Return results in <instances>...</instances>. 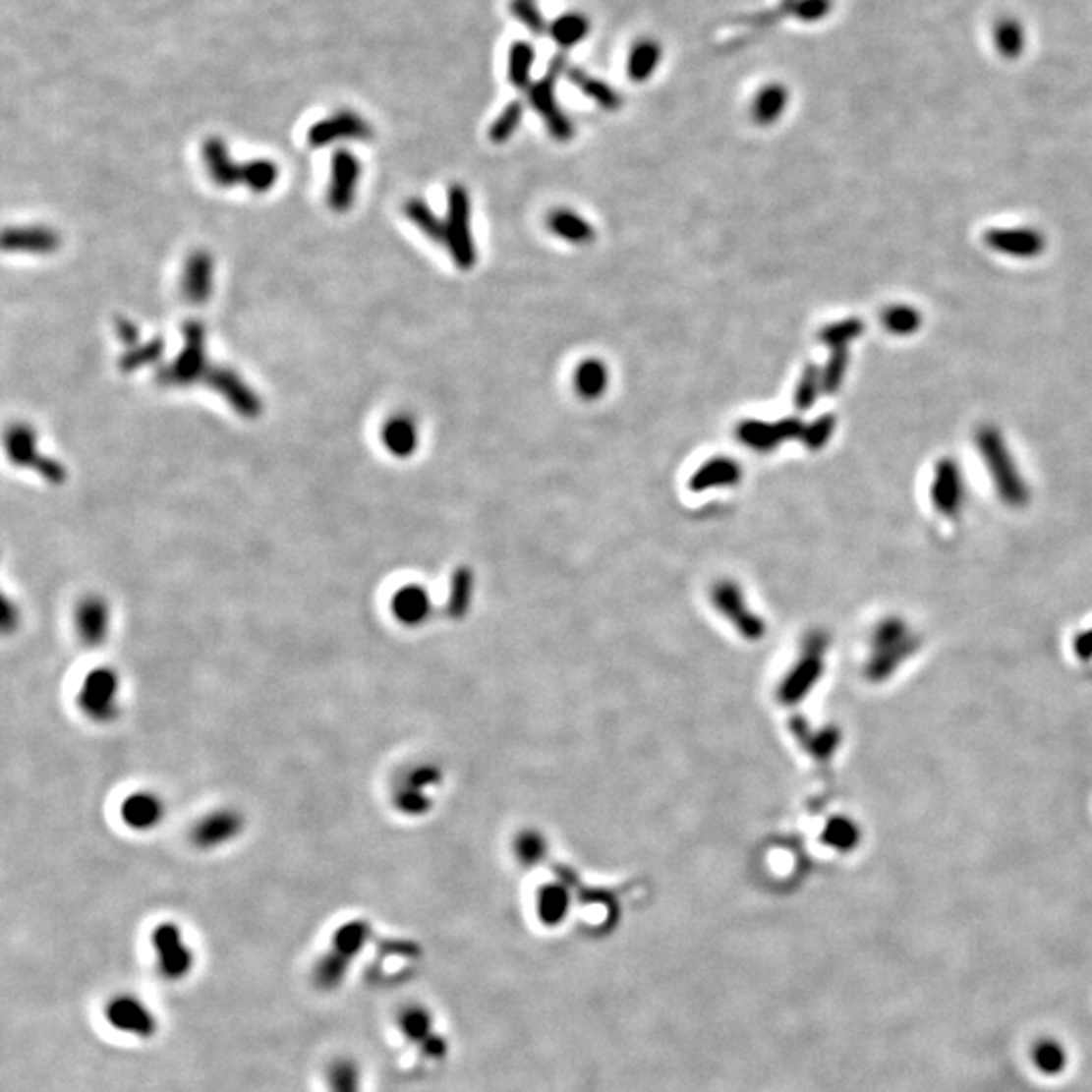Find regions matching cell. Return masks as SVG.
Returning <instances> with one entry per match:
<instances>
[{"label": "cell", "mask_w": 1092, "mask_h": 1092, "mask_svg": "<svg viewBox=\"0 0 1092 1092\" xmlns=\"http://www.w3.org/2000/svg\"><path fill=\"white\" fill-rule=\"evenodd\" d=\"M202 160L208 176L221 189L245 185L254 193H267L279 176V170L271 160H252L245 164L233 162L221 138L206 140L202 146Z\"/></svg>", "instance_id": "6da1fadb"}, {"label": "cell", "mask_w": 1092, "mask_h": 1092, "mask_svg": "<svg viewBox=\"0 0 1092 1092\" xmlns=\"http://www.w3.org/2000/svg\"><path fill=\"white\" fill-rule=\"evenodd\" d=\"M373 937V929L367 921L357 919L344 923L332 937V945L326 955L318 959L312 971V981L320 992H334L344 983L352 961H355L367 943Z\"/></svg>", "instance_id": "7a4b0ae2"}, {"label": "cell", "mask_w": 1092, "mask_h": 1092, "mask_svg": "<svg viewBox=\"0 0 1092 1092\" xmlns=\"http://www.w3.org/2000/svg\"><path fill=\"white\" fill-rule=\"evenodd\" d=\"M919 648V640L898 617L880 621L870 638V654L866 676L872 682H883L894 674L896 667Z\"/></svg>", "instance_id": "3957f363"}, {"label": "cell", "mask_w": 1092, "mask_h": 1092, "mask_svg": "<svg viewBox=\"0 0 1092 1092\" xmlns=\"http://www.w3.org/2000/svg\"><path fill=\"white\" fill-rule=\"evenodd\" d=\"M977 445L1002 500L1009 506H1024L1030 496L1028 486L1015 470L1002 435L994 428H981V431L977 433Z\"/></svg>", "instance_id": "277c9868"}, {"label": "cell", "mask_w": 1092, "mask_h": 1092, "mask_svg": "<svg viewBox=\"0 0 1092 1092\" xmlns=\"http://www.w3.org/2000/svg\"><path fill=\"white\" fill-rule=\"evenodd\" d=\"M826 654H828V638L822 633H812L801 648L799 658L787 670L783 680L779 682L777 698L785 707H795L807 694L818 686L826 670Z\"/></svg>", "instance_id": "5b68a950"}, {"label": "cell", "mask_w": 1092, "mask_h": 1092, "mask_svg": "<svg viewBox=\"0 0 1092 1092\" xmlns=\"http://www.w3.org/2000/svg\"><path fill=\"white\" fill-rule=\"evenodd\" d=\"M120 694L122 684L118 672L114 667L97 665L82 680L78 707L91 722L108 724L120 715Z\"/></svg>", "instance_id": "8992f818"}, {"label": "cell", "mask_w": 1092, "mask_h": 1092, "mask_svg": "<svg viewBox=\"0 0 1092 1092\" xmlns=\"http://www.w3.org/2000/svg\"><path fill=\"white\" fill-rule=\"evenodd\" d=\"M711 603H713L715 611L724 621H728V625L734 627L738 636L749 640V642L763 640L765 631H767V623L753 609L743 587L738 585L736 581H730V579L717 581L711 589Z\"/></svg>", "instance_id": "52a82bcc"}, {"label": "cell", "mask_w": 1092, "mask_h": 1092, "mask_svg": "<svg viewBox=\"0 0 1092 1092\" xmlns=\"http://www.w3.org/2000/svg\"><path fill=\"white\" fill-rule=\"evenodd\" d=\"M185 348L170 365L160 367L156 380L164 386H187L193 382H204L213 371V363L206 361L204 352V326L191 320L183 326Z\"/></svg>", "instance_id": "ba28073f"}, {"label": "cell", "mask_w": 1092, "mask_h": 1092, "mask_svg": "<svg viewBox=\"0 0 1092 1092\" xmlns=\"http://www.w3.org/2000/svg\"><path fill=\"white\" fill-rule=\"evenodd\" d=\"M447 217H445V245L460 269H472L476 265V245L472 237V204L470 195L462 185H453L447 195Z\"/></svg>", "instance_id": "9c48e42d"}, {"label": "cell", "mask_w": 1092, "mask_h": 1092, "mask_svg": "<svg viewBox=\"0 0 1092 1092\" xmlns=\"http://www.w3.org/2000/svg\"><path fill=\"white\" fill-rule=\"evenodd\" d=\"M567 72V57L558 53L550 65H548V72L546 76L537 82L531 89H528V99H531L533 108L543 116L548 132L558 140V143H569L575 134L573 122L567 118V114L558 108V101L554 95L556 89V80L560 78V74Z\"/></svg>", "instance_id": "30bf717a"}, {"label": "cell", "mask_w": 1092, "mask_h": 1092, "mask_svg": "<svg viewBox=\"0 0 1092 1092\" xmlns=\"http://www.w3.org/2000/svg\"><path fill=\"white\" fill-rule=\"evenodd\" d=\"M156 965L164 979L183 981L195 967V955L179 925L160 923L152 931Z\"/></svg>", "instance_id": "8fae6325"}, {"label": "cell", "mask_w": 1092, "mask_h": 1092, "mask_svg": "<svg viewBox=\"0 0 1092 1092\" xmlns=\"http://www.w3.org/2000/svg\"><path fill=\"white\" fill-rule=\"evenodd\" d=\"M5 443H7V453L15 466L30 468L39 476H43V480L55 486L67 480V470L59 462L39 453L37 433H34L29 426L19 423V426L9 428L5 435Z\"/></svg>", "instance_id": "7c38bea8"}, {"label": "cell", "mask_w": 1092, "mask_h": 1092, "mask_svg": "<svg viewBox=\"0 0 1092 1092\" xmlns=\"http://www.w3.org/2000/svg\"><path fill=\"white\" fill-rule=\"evenodd\" d=\"M105 1019H108V1024L128 1036L134 1038H143L148 1040L152 1036H156L158 1032V1019L152 1013V1009L144 1004L140 1002L136 996H116L108 1002L105 1006Z\"/></svg>", "instance_id": "4fadbf2b"}, {"label": "cell", "mask_w": 1092, "mask_h": 1092, "mask_svg": "<svg viewBox=\"0 0 1092 1092\" xmlns=\"http://www.w3.org/2000/svg\"><path fill=\"white\" fill-rule=\"evenodd\" d=\"M371 136L373 128L361 114L342 110L316 122L308 130V144L312 148H324L340 143V140H359V143H365V140H371Z\"/></svg>", "instance_id": "5bb4252c"}, {"label": "cell", "mask_w": 1092, "mask_h": 1092, "mask_svg": "<svg viewBox=\"0 0 1092 1092\" xmlns=\"http://www.w3.org/2000/svg\"><path fill=\"white\" fill-rule=\"evenodd\" d=\"M803 423L797 417H787L781 419L777 423H765V421H757V419H749L738 423L736 428V437L741 443H745L747 447L755 449V451H773L777 449L783 441H789L793 437H801L803 433Z\"/></svg>", "instance_id": "9a60e30c"}, {"label": "cell", "mask_w": 1092, "mask_h": 1092, "mask_svg": "<svg viewBox=\"0 0 1092 1092\" xmlns=\"http://www.w3.org/2000/svg\"><path fill=\"white\" fill-rule=\"evenodd\" d=\"M399 1030L431 1061H441L447 1054V1042L443 1036L433 1032V1017L428 1007L407 1006L401 1009Z\"/></svg>", "instance_id": "2e32d148"}, {"label": "cell", "mask_w": 1092, "mask_h": 1092, "mask_svg": "<svg viewBox=\"0 0 1092 1092\" xmlns=\"http://www.w3.org/2000/svg\"><path fill=\"white\" fill-rule=\"evenodd\" d=\"M204 382L208 386H213V389L237 411V415L245 419H256L261 415L263 409L261 399L250 389L248 384H245V380L235 371L213 365V371H210Z\"/></svg>", "instance_id": "e0dca14e"}, {"label": "cell", "mask_w": 1092, "mask_h": 1092, "mask_svg": "<svg viewBox=\"0 0 1092 1092\" xmlns=\"http://www.w3.org/2000/svg\"><path fill=\"white\" fill-rule=\"evenodd\" d=\"M110 621H112L110 605L99 595H86L78 603L74 613L78 638L89 648H97L108 640L110 627H112Z\"/></svg>", "instance_id": "ac0fdd59"}, {"label": "cell", "mask_w": 1092, "mask_h": 1092, "mask_svg": "<svg viewBox=\"0 0 1092 1092\" xmlns=\"http://www.w3.org/2000/svg\"><path fill=\"white\" fill-rule=\"evenodd\" d=\"M361 179V162L348 150H336L332 156V176L328 189V206L336 213H346L355 202L357 185Z\"/></svg>", "instance_id": "d6986e66"}, {"label": "cell", "mask_w": 1092, "mask_h": 1092, "mask_svg": "<svg viewBox=\"0 0 1092 1092\" xmlns=\"http://www.w3.org/2000/svg\"><path fill=\"white\" fill-rule=\"evenodd\" d=\"M439 783V771L435 767H417L407 773L401 787L395 793V805L401 814L423 816L431 809L428 789Z\"/></svg>", "instance_id": "ffe728a7"}, {"label": "cell", "mask_w": 1092, "mask_h": 1092, "mask_svg": "<svg viewBox=\"0 0 1092 1092\" xmlns=\"http://www.w3.org/2000/svg\"><path fill=\"white\" fill-rule=\"evenodd\" d=\"M963 480L959 466L953 460H941L935 468V480L931 486V500L943 516L955 518L963 506Z\"/></svg>", "instance_id": "44dd1931"}, {"label": "cell", "mask_w": 1092, "mask_h": 1092, "mask_svg": "<svg viewBox=\"0 0 1092 1092\" xmlns=\"http://www.w3.org/2000/svg\"><path fill=\"white\" fill-rule=\"evenodd\" d=\"M243 830V818L233 809H217L204 816L193 830V841L202 850L219 848L233 841Z\"/></svg>", "instance_id": "7402d4cb"}, {"label": "cell", "mask_w": 1092, "mask_h": 1092, "mask_svg": "<svg viewBox=\"0 0 1092 1092\" xmlns=\"http://www.w3.org/2000/svg\"><path fill=\"white\" fill-rule=\"evenodd\" d=\"M393 617L405 627H419L426 623L433 613V602L428 587L419 583H407L397 589L391 599Z\"/></svg>", "instance_id": "603a6c76"}, {"label": "cell", "mask_w": 1092, "mask_h": 1092, "mask_svg": "<svg viewBox=\"0 0 1092 1092\" xmlns=\"http://www.w3.org/2000/svg\"><path fill=\"white\" fill-rule=\"evenodd\" d=\"M164 803L152 791H136L120 807L122 822L134 832H150L164 822Z\"/></svg>", "instance_id": "cb8c5ba5"}, {"label": "cell", "mask_w": 1092, "mask_h": 1092, "mask_svg": "<svg viewBox=\"0 0 1092 1092\" xmlns=\"http://www.w3.org/2000/svg\"><path fill=\"white\" fill-rule=\"evenodd\" d=\"M61 245V237L57 231L49 229V227H41V225H32V227H13L5 231L3 237V248L5 252L13 254H53L59 250Z\"/></svg>", "instance_id": "d4e9b609"}, {"label": "cell", "mask_w": 1092, "mask_h": 1092, "mask_svg": "<svg viewBox=\"0 0 1092 1092\" xmlns=\"http://www.w3.org/2000/svg\"><path fill=\"white\" fill-rule=\"evenodd\" d=\"M213 258L206 252H195L183 273V296L191 304H204L213 294Z\"/></svg>", "instance_id": "484cf974"}, {"label": "cell", "mask_w": 1092, "mask_h": 1092, "mask_svg": "<svg viewBox=\"0 0 1092 1092\" xmlns=\"http://www.w3.org/2000/svg\"><path fill=\"white\" fill-rule=\"evenodd\" d=\"M985 241L996 252L1015 258H1036L1044 250V237L1032 229H994L985 235Z\"/></svg>", "instance_id": "4316f807"}, {"label": "cell", "mask_w": 1092, "mask_h": 1092, "mask_svg": "<svg viewBox=\"0 0 1092 1092\" xmlns=\"http://www.w3.org/2000/svg\"><path fill=\"white\" fill-rule=\"evenodd\" d=\"M743 478V470L732 457H713L707 464H702L690 478V489L704 491L711 488H730L736 486Z\"/></svg>", "instance_id": "83f0119b"}, {"label": "cell", "mask_w": 1092, "mask_h": 1092, "mask_svg": "<svg viewBox=\"0 0 1092 1092\" xmlns=\"http://www.w3.org/2000/svg\"><path fill=\"white\" fill-rule=\"evenodd\" d=\"M571 892L565 885H545L537 894V914L545 927H558L569 917Z\"/></svg>", "instance_id": "f1b7e54d"}, {"label": "cell", "mask_w": 1092, "mask_h": 1092, "mask_svg": "<svg viewBox=\"0 0 1092 1092\" xmlns=\"http://www.w3.org/2000/svg\"><path fill=\"white\" fill-rule=\"evenodd\" d=\"M380 439L395 457H409L417 449V426L407 415H395L382 426Z\"/></svg>", "instance_id": "f546056e"}, {"label": "cell", "mask_w": 1092, "mask_h": 1092, "mask_svg": "<svg viewBox=\"0 0 1092 1092\" xmlns=\"http://www.w3.org/2000/svg\"><path fill=\"white\" fill-rule=\"evenodd\" d=\"M548 229L569 243L585 245L595 239L593 225L569 208H556L548 215Z\"/></svg>", "instance_id": "4dcf8cb0"}, {"label": "cell", "mask_w": 1092, "mask_h": 1092, "mask_svg": "<svg viewBox=\"0 0 1092 1092\" xmlns=\"http://www.w3.org/2000/svg\"><path fill=\"white\" fill-rule=\"evenodd\" d=\"M609 373L599 359L583 361L575 371V391L585 401H595L607 391Z\"/></svg>", "instance_id": "1f68e13d"}, {"label": "cell", "mask_w": 1092, "mask_h": 1092, "mask_svg": "<svg viewBox=\"0 0 1092 1092\" xmlns=\"http://www.w3.org/2000/svg\"><path fill=\"white\" fill-rule=\"evenodd\" d=\"M787 105V89L779 84H771L759 89L753 99L751 116L759 126H771L781 118Z\"/></svg>", "instance_id": "d6a6232c"}, {"label": "cell", "mask_w": 1092, "mask_h": 1092, "mask_svg": "<svg viewBox=\"0 0 1092 1092\" xmlns=\"http://www.w3.org/2000/svg\"><path fill=\"white\" fill-rule=\"evenodd\" d=\"M661 61V47L654 39H642L631 47L627 57V76L631 82H648Z\"/></svg>", "instance_id": "836d02e7"}, {"label": "cell", "mask_w": 1092, "mask_h": 1092, "mask_svg": "<svg viewBox=\"0 0 1092 1092\" xmlns=\"http://www.w3.org/2000/svg\"><path fill=\"white\" fill-rule=\"evenodd\" d=\"M546 850H548V841L539 830L528 828V830H520L514 835L512 852L520 862V866L524 868L539 866L546 858Z\"/></svg>", "instance_id": "e575fe53"}, {"label": "cell", "mask_w": 1092, "mask_h": 1092, "mask_svg": "<svg viewBox=\"0 0 1092 1092\" xmlns=\"http://www.w3.org/2000/svg\"><path fill=\"white\" fill-rule=\"evenodd\" d=\"M569 80H571L587 97H591L593 101H597L599 105H602L603 110L615 112V110L621 108V95H619L613 87H609L605 82L589 76L587 72H581V69H571V72H569Z\"/></svg>", "instance_id": "d590c367"}, {"label": "cell", "mask_w": 1092, "mask_h": 1092, "mask_svg": "<svg viewBox=\"0 0 1092 1092\" xmlns=\"http://www.w3.org/2000/svg\"><path fill=\"white\" fill-rule=\"evenodd\" d=\"M822 841L830 845V848H833L835 852H852L860 843V828L850 818L835 816L826 824L822 832Z\"/></svg>", "instance_id": "8d00e7d4"}, {"label": "cell", "mask_w": 1092, "mask_h": 1092, "mask_svg": "<svg viewBox=\"0 0 1092 1092\" xmlns=\"http://www.w3.org/2000/svg\"><path fill=\"white\" fill-rule=\"evenodd\" d=\"M589 30H591L589 19L585 15H579V13H569V15L558 17L548 29L550 37L562 49H571V47L579 45L587 37Z\"/></svg>", "instance_id": "74e56055"}, {"label": "cell", "mask_w": 1092, "mask_h": 1092, "mask_svg": "<svg viewBox=\"0 0 1092 1092\" xmlns=\"http://www.w3.org/2000/svg\"><path fill=\"white\" fill-rule=\"evenodd\" d=\"M407 219L421 231L426 233L431 241L445 243V221L435 217L430 204L421 199H409L403 206Z\"/></svg>", "instance_id": "f35d334b"}, {"label": "cell", "mask_w": 1092, "mask_h": 1092, "mask_svg": "<svg viewBox=\"0 0 1092 1092\" xmlns=\"http://www.w3.org/2000/svg\"><path fill=\"white\" fill-rule=\"evenodd\" d=\"M328 1078V1088L330 1092H363V1074L359 1064L346 1059H336L326 1072Z\"/></svg>", "instance_id": "ab89813d"}, {"label": "cell", "mask_w": 1092, "mask_h": 1092, "mask_svg": "<svg viewBox=\"0 0 1092 1092\" xmlns=\"http://www.w3.org/2000/svg\"><path fill=\"white\" fill-rule=\"evenodd\" d=\"M793 730H795L799 741L803 743L805 751L812 757L820 759V761L830 759L833 755V751L837 749V745H839V732L835 728H822L818 732H812L805 726L801 728V726L795 724Z\"/></svg>", "instance_id": "60d3db41"}, {"label": "cell", "mask_w": 1092, "mask_h": 1092, "mask_svg": "<svg viewBox=\"0 0 1092 1092\" xmlns=\"http://www.w3.org/2000/svg\"><path fill=\"white\" fill-rule=\"evenodd\" d=\"M449 603H447V611L451 617H464L468 613V607L472 605V597H474V575L470 569H460L455 571V575L451 577V589H449Z\"/></svg>", "instance_id": "b9f144b4"}, {"label": "cell", "mask_w": 1092, "mask_h": 1092, "mask_svg": "<svg viewBox=\"0 0 1092 1092\" xmlns=\"http://www.w3.org/2000/svg\"><path fill=\"white\" fill-rule=\"evenodd\" d=\"M535 63V49L528 43H516L508 55V78L518 89H524L531 82V69Z\"/></svg>", "instance_id": "7bdbcfd3"}, {"label": "cell", "mask_w": 1092, "mask_h": 1092, "mask_svg": "<svg viewBox=\"0 0 1092 1092\" xmlns=\"http://www.w3.org/2000/svg\"><path fill=\"white\" fill-rule=\"evenodd\" d=\"M164 352V340L162 338H154L148 344H143L138 348H130L126 355L120 359V369L124 373H134L138 369H143L146 365H154L160 361Z\"/></svg>", "instance_id": "ee69618b"}, {"label": "cell", "mask_w": 1092, "mask_h": 1092, "mask_svg": "<svg viewBox=\"0 0 1092 1092\" xmlns=\"http://www.w3.org/2000/svg\"><path fill=\"white\" fill-rule=\"evenodd\" d=\"M820 391H824L822 386V373L816 365L809 363L799 378V384L795 389V407L799 411H807L816 405V399L820 395Z\"/></svg>", "instance_id": "f6af8a7d"}, {"label": "cell", "mask_w": 1092, "mask_h": 1092, "mask_svg": "<svg viewBox=\"0 0 1092 1092\" xmlns=\"http://www.w3.org/2000/svg\"><path fill=\"white\" fill-rule=\"evenodd\" d=\"M883 324L889 332L898 334V336H906L912 334L921 326V316L919 312L910 308V306H894L885 310L883 314Z\"/></svg>", "instance_id": "bcb514c9"}, {"label": "cell", "mask_w": 1092, "mask_h": 1092, "mask_svg": "<svg viewBox=\"0 0 1092 1092\" xmlns=\"http://www.w3.org/2000/svg\"><path fill=\"white\" fill-rule=\"evenodd\" d=\"M524 116V105L520 101H512L506 105V110L496 118V122L489 128V140L494 144H504L518 130Z\"/></svg>", "instance_id": "7dc6e473"}, {"label": "cell", "mask_w": 1092, "mask_h": 1092, "mask_svg": "<svg viewBox=\"0 0 1092 1092\" xmlns=\"http://www.w3.org/2000/svg\"><path fill=\"white\" fill-rule=\"evenodd\" d=\"M862 332H864V322H860L856 318H848V320H841V322L826 326L820 332V340L826 346H830L832 350H835V348H845V346H848V342L856 340Z\"/></svg>", "instance_id": "c3c4849f"}, {"label": "cell", "mask_w": 1092, "mask_h": 1092, "mask_svg": "<svg viewBox=\"0 0 1092 1092\" xmlns=\"http://www.w3.org/2000/svg\"><path fill=\"white\" fill-rule=\"evenodd\" d=\"M848 348H835L832 352V357L826 365V369L822 371V386H824V393L833 395L839 391V386L843 382L845 371H848Z\"/></svg>", "instance_id": "681fc988"}, {"label": "cell", "mask_w": 1092, "mask_h": 1092, "mask_svg": "<svg viewBox=\"0 0 1092 1092\" xmlns=\"http://www.w3.org/2000/svg\"><path fill=\"white\" fill-rule=\"evenodd\" d=\"M833 430H835V417L833 415H822L814 423H809L807 428H803L801 441L807 449L818 451L830 441V437L833 435Z\"/></svg>", "instance_id": "f907efd6"}, {"label": "cell", "mask_w": 1092, "mask_h": 1092, "mask_svg": "<svg viewBox=\"0 0 1092 1092\" xmlns=\"http://www.w3.org/2000/svg\"><path fill=\"white\" fill-rule=\"evenodd\" d=\"M510 11L526 29L539 34L545 30V19L537 9V0H512Z\"/></svg>", "instance_id": "816d5d0a"}, {"label": "cell", "mask_w": 1092, "mask_h": 1092, "mask_svg": "<svg viewBox=\"0 0 1092 1092\" xmlns=\"http://www.w3.org/2000/svg\"><path fill=\"white\" fill-rule=\"evenodd\" d=\"M1034 1059L1046 1072H1059L1064 1066V1052L1054 1042H1042L1034 1052Z\"/></svg>", "instance_id": "f5cc1de1"}, {"label": "cell", "mask_w": 1092, "mask_h": 1092, "mask_svg": "<svg viewBox=\"0 0 1092 1092\" xmlns=\"http://www.w3.org/2000/svg\"><path fill=\"white\" fill-rule=\"evenodd\" d=\"M118 328V336L126 342V344H136L138 342V328L134 322L126 320V318H118L116 322Z\"/></svg>", "instance_id": "db71d44e"}, {"label": "cell", "mask_w": 1092, "mask_h": 1092, "mask_svg": "<svg viewBox=\"0 0 1092 1092\" xmlns=\"http://www.w3.org/2000/svg\"><path fill=\"white\" fill-rule=\"evenodd\" d=\"M1074 650H1076L1080 660H1090L1092 658V629L1080 633V636L1074 642Z\"/></svg>", "instance_id": "11a10c76"}]
</instances>
